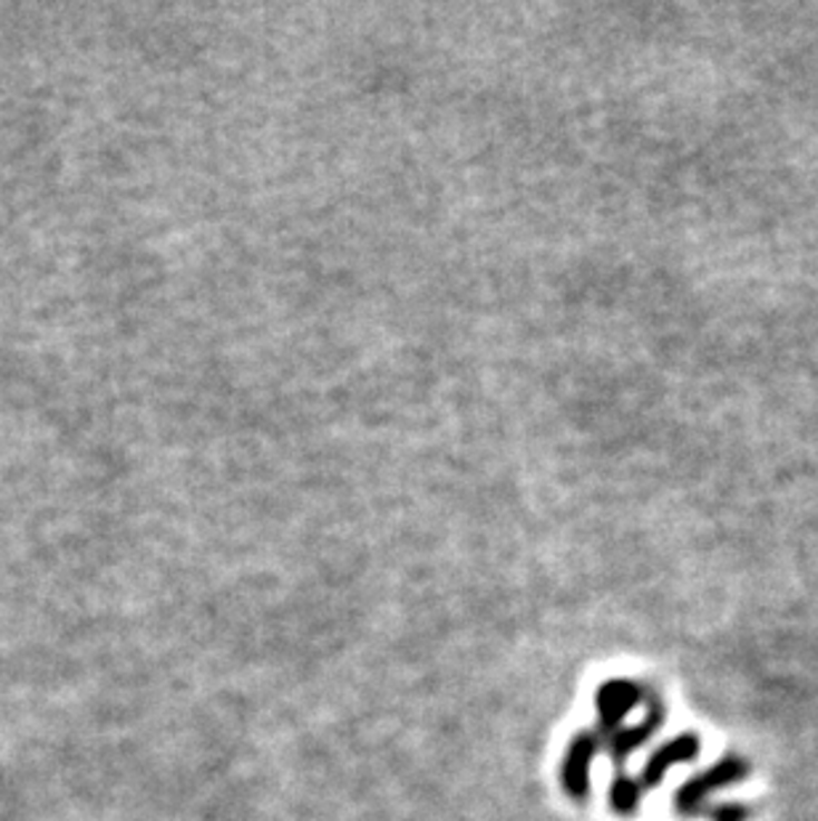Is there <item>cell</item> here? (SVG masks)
<instances>
[{
  "instance_id": "cell-1",
  "label": "cell",
  "mask_w": 818,
  "mask_h": 821,
  "mask_svg": "<svg viewBox=\"0 0 818 821\" xmlns=\"http://www.w3.org/2000/svg\"><path fill=\"white\" fill-rule=\"evenodd\" d=\"M750 776V763L741 761L739 755H726L723 761H718L712 769H707L704 774L693 776L685 782L675 795V809L681 817H702L704 800L712 792L723 790L728 784H737L741 779Z\"/></svg>"
},
{
  "instance_id": "cell-2",
  "label": "cell",
  "mask_w": 818,
  "mask_h": 821,
  "mask_svg": "<svg viewBox=\"0 0 818 821\" xmlns=\"http://www.w3.org/2000/svg\"><path fill=\"white\" fill-rule=\"evenodd\" d=\"M646 696V686L630 681V678H612L595 692V707H598V736H612L620 731V723L625 721L627 713L641 705Z\"/></svg>"
},
{
  "instance_id": "cell-3",
  "label": "cell",
  "mask_w": 818,
  "mask_h": 821,
  "mask_svg": "<svg viewBox=\"0 0 818 821\" xmlns=\"http://www.w3.org/2000/svg\"><path fill=\"white\" fill-rule=\"evenodd\" d=\"M643 700H646L643 705L649 707V715H646V721L641 723V726L620 729V731H614L612 736H606V740H601L603 747H606L608 755H612L616 776L625 774L627 758L633 755V752L641 747V744H646L664 723V705H662L660 694H656L654 688L646 686V696H643ZM595 734H598V731H595Z\"/></svg>"
},
{
  "instance_id": "cell-4",
  "label": "cell",
  "mask_w": 818,
  "mask_h": 821,
  "mask_svg": "<svg viewBox=\"0 0 818 821\" xmlns=\"http://www.w3.org/2000/svg\"><path fill=\"white\" fill-rule=\"evenodd\" d=\"M603 747L601 736L595 731H582L568 744L566 752V761H564V786L566 792L574 800H585L587 792H591V763L593 758L598 755V750Z\"/></svg>"
},
{
  "instance_id": "cell-5",
  "label": "cell",
  "mask_w": 818,
  "mask_h": 821,
  "mask_svg": "<svg viewBox=\"0 0 818 821\" xmlns=\"http://www.w3.org/2000/svg\"><path fill=\"white\" fill-rule=\"evenodd\" d=\"M699 750H702V742H699L697 734H681L675 736V740L664 742L662 747L649 758L646 769H643L641 779H637L641 790H654V786H660L672 765L693 761V758L699 755Z\"/></svg>"
},
{
  "instance_id": "cell-6",
  "label": "cell",
  "mask_w": 818,
  "mask_h": 821,
  "mask_svg": "<svg viewBox=\"0 0 818 821\" xmlns=\"http://www.w3.org/2000/svg\"><path fill=\"white\" fill-rule=\"evenodd\" d=\"M641 784H637V779H630L627 774L622 776H614L612 782V805L616 813H622V817H633V813L637 811V805H641Z\"/></svg>"
},
{
  "instance_id": "cell-7",
  "label": "cell",
  "mask_w": 818,
  "mask_h": 821,
  "mask_svg": "<svg viewBox=\"0 0 818 821\" xmlns=\"http://www.w3.org/2000/svg\"><path fill=\"white\" fill-rule=\"evenodd\" d=\"M702 813H707L712 821H747L750 819V811L744 805L731 803V805H715V809H704Z\"/></svg>"
}]
</instances>
